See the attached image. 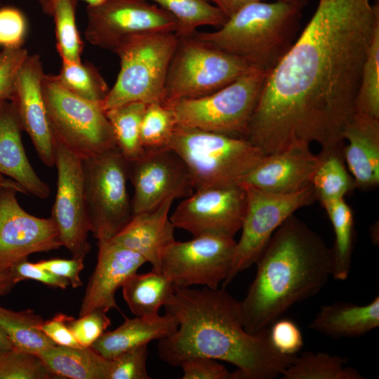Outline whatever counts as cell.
<instances>
[{"mask_svg": "<svg viewBox=\"0 0 379 379\" xmlns=\"http://www.w3.org/2000/svg\"><path fill=\"white\" fill-rule=\"evenodd\" d=\"M379 28L378 2L319 0L291 48L268 73L247 140L265 155L289 145L343 148L369 46Z\"/></svg>", "mask_w": 379, "mask_h": 379, "instance_id": "1", "label": "cell"}, {"mask_svg": "<svg viewBox=\"0 0 379 379\" xmlns=\"http://www.w3.org/2000/svg\"><path fill=\"white\" fill-rule=\"evenodd\" d=\"M166 313L178 321L177 331L159 340L161 360L177 367L185 360L205 357L237 368L234 379H274L297 355H284L272 346L268 328L253 334L244 326L240 302L225 288L175 286Z\"/></svg>", "mask_w": 379, "mask_h": 379, "instance_id": "2", "label": "cell"}, {"mask_svg": "<svg viewBox=\"0 0 379 379\" xmlns=\"http://www.w3.org/2000/svg\"><path fill=\"white\" fill-rule=\"evenodd\" d=\"M331 248L321 236L289 216L255 263V276L240 301L245 329L260 333L291 306L319 293L331 277Z\"/></svg>", "mask_w": 379, "mask_h": 379, "instance_id": "3", "label": "cell"}, {"mask_svg": "<svg viewBox=\"0 0 379 379\" xmlns=\"http://www.w3.org/2000/svg\"><path fill=\"white\" fill-rule=\"evenodd\" d=\"M304 6L281 0L253 2L228 18L218 30L193 36L270 72L295 41Z\"/></svg>", "mask_w": 379, "mask_h": 379, "instance_id": "4", "label": "cell"}, {"mask_svg": "<svg viewBox=\"0 0 379 379\" xmlns=\"http://www.w3.org/2000/svg\"><path fill=\"white\" fill-rule=\"evenodd\" d=\"M168 147L186 164L194 191L239 184L265 155L246 138L179 125Z\"/></svg>", "mask_w": 379, "mask_h": 379, "instance_id": "5", "label": "cell"}, {"mask_svg": "<svg viewBox=\"0 0 379 379\" xmlns=\"http://www.w3.org/2000/svg\"><path fill=\"white\" fill-rule=\"evenodd\" d=\"M178 36L175 32L140 34L115 51L120 69L113 86L102 101L105 112L124 104L163 102L168 67Z\"/></svg>", "mask_w": 379, "mask_h": 379, "instance_id": "6", "label": "cell"}, {"mask_svg": "<svg viewBox=\"0 0 379 379\" xmlns=\"http://www.w3.org/2000/svg\"><path fill=\"white\" fill-rule=\"evenodd\" d=\"M41 90L55 142L81 159L117 147L100 103L73 94L56 75L44 73Z\"/></svg>", "mask_w": 379, "mask_h": 379, "instance_id": "7", "label": "cell"}, {"mask_svg": "<svg viewBox=\"0 0 379 379\" xmlns=\"http://www.w3.org/2000/svg\"><path fill=\"white\" fill-rule=\"evenodd\" d=\"M268 73L254 69L214 93L167 105L177 125L246 139Z\"/></svg>", "mask_w": 379, "mask_h": 379, "instance_id": "8", "label": "cell"}, {"mask_svg": "<svg viewBox=\"0 0 379 379\" xmlns=\"http://www.w3.org/2000/svg\"><path fill=\"white\" fill-rule=\"evenodd\" d=\"M254 69L244 60L194 36L178 37L168 67L163 103L211 94Z\"/></svg>", "mask_w": 379, "mask_h": 379, "instance_id": "9", "label": "cell"}, {"mask_svg": "<svg viewBox=\"0 0 379 379\" xmlns=\"http://www.w3.org/2000/svg\"><path fill=\"white\" fill-rule=\"evenodd\" d=\"M82 166L90 232L98 241L110 240L133 217L128 162L115 147L83 159Z\"/></svg>", "mask_w": 379, "mask_h": 379, "instance_id": "10", "label": "cell"}, {"mask_svg": "<svg viewBox=\"0 0 379 379\" xmlns=\"http://www.w3.org/2000/svg\"><path fill=\"white\" fill-rule=\"evenodd\" d=\"M241 184L246 193V212L232 266L222 288L255 263L272 235L289 216L317 201L312 185L295 193L277 194Z\"/></svg>", "mask_w": 379, "mask_h": 379, "instance_id": "11", "label": "cell"}, {"mask_svg": "<svg viewBox=\"0 0 379 379\" xmlns=\"http://www.w3.org/2000/svg\"><path fill=\"white\" fill-rule=\"evenodd\" d=\"M84 37L91 45L113 53L140 34L176 32L174 18L147 0H103L87 5Z\"/></svg>", "mask_w": 379, "mask_h": 379, "instance_id": "12", "label": "cell"}, {"mask_svg": "<svg viewBox=\"0 0 379 379\" xmlns=\"http://www.w3.org/2000/svg\"><path fill=\"white\" fill-rule=\"evenodd\" d=\"M236 244L234 237L213 234L175 240L161 255L159 272L175 286L217 289L230 272Z\"/></svg>", "mask_w": 379, "mask_h": 379, "instance_id": "13", "label": "cell"}, {"mask_svg": "<svg viewBox=\"0 0 379 379\" xmlns=\"http://www.w3.org/2000/svg\"><path fill=\"white\" fill-rule=\"evenodd\" d=\"M57 189L51 218L53 220L62 246L72 258L84 260L91 245L87 213L82 159L55 142V164Z\"/></svg>", "mask_w": 379, "mask_h": 379, "instance_id": "14", "label": "cell"}, {"mask_svg": "<svg viewBox=\"0 0 379 379\" xmlns=\"http://www.w3.org/2000/svg\"><path fill=\"white\" fill-rule=\"evenodd\" d=\"M246 208L241 183L194 191L170 215L175 228L193 237L213 234L234 237L241 230Z\"/></svg>", "mask_w": 379, "mask_h": 379, "instance_id": "15", "label": "cell"}, {"mask_svg": "<svg viewBox=\"0 0 379 379\" xmlns=\"http://www.w3.org/2000/svg\"><path fill=\"white\" fill-rule=\"evenodd\" d=\"M128 179L134 189L133 215L152 211L169 199L186 198L194 192L190 171L171 148L145 151L128 162Z\"/></svg>", "mask_w": 379, "mask_h": 379, "instance_id": "16", "label": "cell"}, {"mask_svg": "<svg viewBox=\"0 0 379 379\" xmlns=\"http://www.w3.org/2000/svg\"><path fill=\"white\" fill-rule=\"evenodd\" d=\"M18 192L13 187L0 189V267L4 269L30 254L62 246L53 220L25 211L18 201Z\"/></svg>", "mask_w": 379, "mask_h": 379, "instance_id": "17", "label": "cell"}, {"mask_svg": "<svg viewBox=\"0 0 379 379\" xmlns=\"http://www.w3.org/2000/svg\"><path fill=\"white\" fill-rule=\"evenodd\" d=\"M44 73L40 56L29 54L18 72L11 102L39 159L46 166L52 167L55 164V142L42 95Z\"/></svg>", "mask_w": 379, "mask_h": 379, "instance_id": "18", "label": "cell"}, {"mask_svg": "<svg viewBox=\"0 0 379 379\" xmlns=\"http://www.w3.org/2000/svg\"><path fill=\"white\" fill-rule=\"evenodd\" d=\"M310 145L298 141L280 152L265 155L240 183L277 194L295 193L312 185L321 156L314 154Z\"/></svg>", "mask_w": 379, "mask_h": 379, "instance_id": "19", "label": "cell"}, {"mask_svg": "<svg viewBox=\"0 0 379 379\" xmlns=\"http://www.w3.org/2000/svg\"><path fill=\"white\" fill-rule=\"evenodd\" d=\"M98 259L89 278L79 310V317L94 310L107 312L118 309L115 294L124 281L146 260L138 253L112 240L98 241Z\"/></svg>", "mask_w": 379, "mask_h": 379, "instance_id": "20", "label": "cell"}, {"mask_svg": "<svg viewBox=\"0 0 379 379\" xmlns=\"http://www.w3.org/2000/svg\"><path fill=\"white\" fill-rule=\"evenodd\" d=\"M22 130L13 104L0 101V174L20 185L27 194L46 199L50 187L36 174L27 157Z\"/></svg>", "mask_w": 379, "mask_h": 379, "instance_id": "21", "label": "cell"}, {"mask_svg": "<svg viewBox=\"0 0 379 379\" xmlns=\"http://www.w3.org/2000/svg\"><path fill=\"white\" fill-rule=\"evenodd\" d=\"M173 201L167 199L152 211L133 215L110 240L140 254L152 265V270L159 272L164 251L175 240V227L169 215Z\"/></svg>", "mask_w": 379, "mask_h": 379, "instance_id": "22", "label": "cell"}, {"mask_svg": "<svg viewBox=\"0 0 379 379\" xmlns=\"http://www.w3.org/2000/svg\"><path fill=\"white\" fill-rule=\"evenodd\" d=\"M343 138L347 141L343 155L357 188L379 185V119L354 114L345 125Z\"/></svg>", "mask_w": 379, "mask_h": 379, "instance_id": "23", "label": "cell"}, {"mask_svg": "<svg viewBox=\"0 0 379 379\" xmlns=\"http://www.w3.org/2000/svg\"><path fill=\"white\" fill-rule=\"evenodd\" d=\"M309 326L335 339L363 336L379 326V296L365 305L343 301L323 305Z\"/></svg>", "mask_w": 379, "mask_h": 379, "instance_id": "24", "label": "cell"}, {"mask_svg": "<svg viewBox=\"0 0 379 379\" xmlns=\"http://www.w3.org/2000/svg\"><path fill=\"white\" fill-rule=\"evenodd\" d=\"M178 327L177 320L168 313L154 318L126 317L121 325L112 331L105 332L91 347L102 357L112 359L152 340L168 338Z\"/></svg>", "mask_w": 379, "mask_h": 379, "instance_id": "25", "label": "cell"}, {"mask_svg": "<svg viewBox=\"0 0 379 379\" xmlns=\"http://www.w3.org/2000/svg\"><path fill=\"white\" fill-rule=\"evenodd\" d=\"M37 355L56 378L108 379L111 360L91 347L54 345Z\"/></svg>", "mask_w": 379, "mask_h": 379, "instance_id": "26", "label": "cell"}, {"mask_svg": "<svg viewBox=\"0 0 379 379\" xmlns=\"http://www.w3.org/2000/svg\"><path fill=\"white\" fill-rule=\"evenodd\" d=\"M121 288L131 312L144 318L158 317L160 308L169 301L175 291V286L161 272L153 270L133 274Z\"/></svg>", "mask_w": 379, "mask_h": 379, "instance_id": "27", "label": "cell"}, {"mask_svg": "<svg viewBox=\"0 0 379 379\" xmlns=\"http://www.w3.org/2000/svg\"><path fill=\"white\" fill-rule=\"evenodd\" d=\"M332 224L335 241L331 248V277L346 280L350 274L354 242V214L345 199L321 204Z\"/></svg>", "mask_w": 379, "mask_h": 379, "instance_id": "28", "label": "cell"}, {"mask_svg": "<svg viewBox=\"0 0 379 379\" xmlns=\"http://www.w3.org/2000/svg\"><path fill=\"white\" fill-rule=\"evenodd\" d=\"M44 321L33 310L16 312L0 305V327L15 349L37 355L56 345L41 330Z\"/></svg>", "mask_w": 379, "mask_h": 379, "instance_id": "29", "label": "cell"}, {"mask_svg": "<svg viewBox=\"0 0 379 379\" xmlns=\"http://www.w3.org/2000/svg\"><path fill=\"white\" fill-rule=\"evenodd\" d=\"M343 149L321 150L320 152L321 160L311 185L317 201L321 204L343 199L357 188L352 176L345 166Z\"/></svg>", "mask_w": 379, "mask_h": 379, "instance_id": "30", "label": "cell"}, {"mask_svg": "<svg viewBox=\"0 0 379 379\" xmlns=\"http://www.w3.org/2000/svg\"><path fill=\"white\" fill-rule=\"evenodd\" d=\"M154 3L175 20L178 37L194 35L202 26L221 27L227 20L226 15L206 0H147Z\"/></svg>", "mask_w": 379, "mask_h": 379, "instance_id": "31", "label": "cell"}, {"mask_svg": "<svg viewBox=\"0 0 379 379\" xmlns=\"http://www.w3.org/2000/svg\"><path fill=\"white\" fill-rule=\"evenodd\" d=\"M146 105L134 102L105 111L117 147L128 162L139 159L145 152L140 140V126Z\"/></svg>", "mask_w": 379, "mask_h": 379, "instance_id": "32", "label": "cell"}, {"mask_svg": "<svg viewBox=\"0 0 379 379\" xmlns=\"http://www.w3.org/2000/svg\"><path fill=\"white\" fill-rule=\"evenodd\" d=\"M346 360L326 352H305L281 375L283 379H364Z\"/></svg>", "mask_w": 379, "mask_h": 379, "instance_id": "33", "label": "cell"}, {"mask_svg": "<svg viewBox=\"0 0 379 379\" xmlns=\"http://www.w3.org/2000/svg\"><path fill=\"white\" fill-rule=\"evenodd\" d=\"M56 77L67 90L95 102L101 103L110 89L97 68L82 61L62 62L60 73Z\"/></svg>", "mask_w": 379, "mask_h": 379, "instance_id": "34", "label": "cell"}, {"mask_svg": "<svg viewBox=\"0 0 379 379\" xmlns=\"http://www.w3.org/2000/svg\"><path fill=\"white\" fill-rule=\"evenodd\" d=\"M176 126L170 106L161 102L147 104L140 126V140L145 151L168 147Z\"/></svg>", "mask_w": 379, "mask_h": 379, "instance_id": "35", "label": "cell"}, {"mask_svg": "<svg viewBox=\"0 0 379 379\" xmlns=\"http://www.w3.org/2000/svg\"><path fill=\"white\" fill-rule=\"evenodd\" d=\"M77 3V0H59L52 15L62 62L81 61L83 43L76 23Z\"/></svg>", "mask_w": 379, "mask_h": 379, "instance_id": "36", "label": "cell"}, {"mask_svg": "<svg viewBox=\"0 0 379 379\" xmlns=\"http://www.w3.org/2000/svg\"><path fill=\"white\" fill-rule=\"evenodd\" d=\"M354 114L379 119V28L374 34L363 66Z\"/></svg>", "mask_w": 379, "mask_h": 379, "instance_id": "37", "label": "cell"}, {"mask_svg": "<svg viewBox=\"0 0 379 379\" xmlns=\"http://www.w3.org/2000/svg\"><path fill=\"white\" fill-rule=\"evenodd\" d=\"M56 378L38 355L14 347L0 354V379Z\"/></svg>", "mask_w": 379, "mask_h": 379, "instance_id": "38", "label": "cell"}, {"mask_svg": "<svg viewBox=\"0 0 379 379\" xmlns=\"http://www.w3.org/2000/svg\"><path fill=\"white\" fill-rule=\"evenodd\" d=\"M147 345L130 349L110 359L108 379H149L147 372Z\"/></svg>", "mask_w": 379, "mask_h": 379, "instance_id": "39", "label": "cell"}, {"mask_svg": "<svg viewBox=\"0 0 379 379\" xmlns=\"http://www.w3.org/2000/svg\"><path fill=\"white\" fill-rule=\"evenodd\" d=\"M270 340L274 348L284 355H297L304 345L299 326L292 319L279 318L268 328Z\"/></svg>", "mask_w": 379, "mask_h": 379, "instance_id": "40", "label": "cell"}, {"mask_svg": "<svg viewBox=\"0 0 379 379\" xmlns=\"http://www.w3.org/2000/svg\"><path fill=\"white\" fill-rule=\"evenodd\" d=\"M107 312L97 310L75 319L71 317L69 326L78 341L84 347H91L110 326Z\"/></svg>", "mask_w": 379, "mask_h": 379, "instance_id": "41", "label": "cell"}, {"mask_svg": "<svg viewBox=\"0 0 379 379\" xmlns=\"http://www.w3.org/2000/svg\"><path fill=\"white\" fill-rule=\"evenodd\" d=\"M28 55L22 46L0 51V101L11 100L18 72Z\"/></svg>", "mask_w": 379, "mask_h": 379, "instance_id": "42", "label": "cell"}, {"mask_svg": "<svg viewBox=\"0 0 379 379\" xmlns=\"http://www.w3.org/2000/svg\"><path fill=\"white\" fill-rule=\"evenodd\" d=\"M27 20L18 8H0V46L3 48L21 47L27 32Z\"/></svg>", "mask_w": 379, "mask_h": 379, "instance_id": "43", "label": "cell"}, {"mask_svg": "<svg viewBox=\"0 0 379 379\" xmlns=\"http://www.w3.org/2000/svg\"><path fill=\"white\" fill-rule=\"evenodd\" d=\"M182 379H234L230 372L217 360L205 357H196L183 361L180 366Z\"/></svg>", "mask_w": 379, "mask_h": 379, "instance_id": "44", "label": "cell"}, {"mask_svg": "<svg viewBox=\"0 0 379 379\" xmlns=\"http://www.w3.org/2000/svg\"><path fill=\"white\" fill-rule=\"evenodd\" d=\"M15 284L31 279L39 281L45 285L65 289L69 284L65 279L58 277L48 271L44 270L27 259L21 260L9 268Z\"/></svg>", "mask_w": 379, "mask_h": 379, "instance_id": "45", "label": "cell"}, {"mask_svg": "<svg viewBox=\"0 0 379 379\" xmlns=\"http://www.w3.org/2000/svg\"><path fill=\"white\" fill-rule=\"evenodd\" d=\"M38 267L48 271L53 274L65 279L76 288L83 284L80 273L84 269V260L72 258V259L53 258L41 260L35 263Z\"/></svg>", "mask_w": 379, "mask_h": 379, "instance_id": "46", "label": "cell"}, {"mask_svg": "<svg viewBox=\"0 0 379 379\" xmlns=\"http://www.w3.org/2000/svg\"><path fill=\"white\" fill-rule=\"evenodd\" d=\"M70 318L65 314H57L52 319L44 321L41 330L56 345L81 347L69 326Z\"/></svg>", "mask_w": 379, "mask_h": 379, "instance_id": "47", "label": "cell"}, {"mask_svg": "<svg viewBox=\"0 0 379 379\" xmlns=\"http://www.w3.org/2000/svg\"><path fill=\"white\" fill-rule=\"evenodd\" d=\"M218 8L228 18L234 14L237 11L244 6L256 2L267 0H206ZM275 1V0H274ZM291 2H295L305 5L307 4V0H281Z\"/></svg>", "mask_w": 379, "mask_h": 379, "instance_id": "48", "label": "cell"}, {"mask_svg": "<svg viewBox=\"0 0 379 379\" xmlns=\"http://www.w3.org/2000/svg\"><path fill=\"white\" fill-rule=\"evenodd\" d=\"M15 284L10 269L0 267V296L8 294Z\"/></svg>", "mask_w": 379, "mask_h": 379, "instance_id": "49", "label": "cell"}, {"mask_svg": "<svg viewBox=\"0 0 379 379\" xmlns=\"http://www.w3.org/2000/svg\"><path fill=\"white\" fill-rule=\"evenodd\" d=\"M59 0H36L43 13L48 16H52L56 4ZM88 5H94L103 0H84Z\"/></svg>", "mask_w": 379, "mask_h": 379, "instance_id": "50", "label": "cell"}, {"mask_svg": "<svg viewBox=\"0 0 379 379\" xmlns=\"http://www.w3.org/2000/svg\"><path fill=\"white\" fill-rule=\"evenodd\" d=\"M13 348V345L0 327V354Z\"/></svg>", "mask_w": 379, "mask_h": 379, "instance_id": "51", "label": "cell"}, {"mask_svg": "<svg viewBox=\"0 0 379 379\" xmlns=\"http://www.w3.org/2000/svg\"><path fill=\"white\" fill-rule=\"evenodd\" d=\"M6 186L13 187L16 188L19 191L20 193L27 194L26 192L23 190V188L20 185L16 183L13 180L9 179V178L8 179L5 178L2 175H0V189Z\"/></svg>", "mask_w": 379, "mask_h": 379, "instance_id": "52", "label": "cell"}, {"mask_svg": "<svg viewBox=\"0 0 379 379\" xmlns=\"http://www.w3.org/2000/svg\"><path fill=\"white\" fill-rule=\"evenodd\" d=\"M1 175V174H0Z\"/></svg>", "mask_w": 379, "mask_h": 379, "instance_id": "53", "label": "cell"}]
</instances>
